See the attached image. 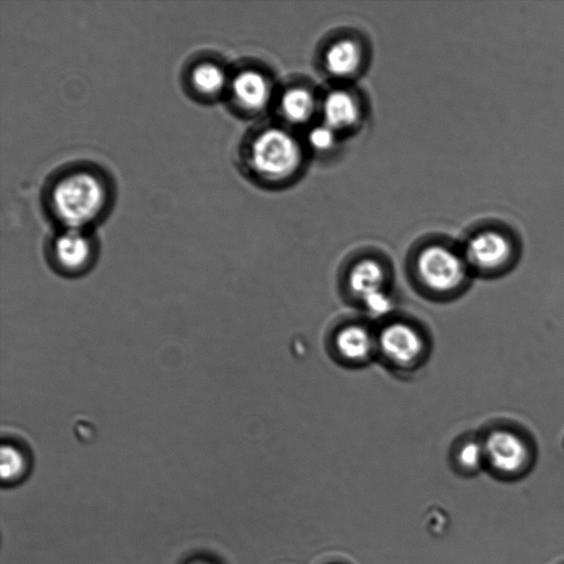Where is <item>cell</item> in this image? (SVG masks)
<instances>
[{
	"label": "cell",
	"mask_w": 564,
	"mask_h": 564,
	"mask_svg": "<svg viewBox=\"0 0 564 564\" xmlns=\"http://www.w3.org/2000/svg\"><path fill=\"white\" fill-rule=\"evenodd\" d=\"M512 242L498 229H485L473 235L464 251L469 267L481 271H490L502 267L511 258Z\"/></svg>",
	"instance_id": "obj_5"
},
{
	"label": "cell",
	"mask_w": 564,
	"mask_h": 564,
	"mask_svg": "<svg viewBox=\"0 0 564 564\" xmlns=\"http://www.w3.org/2000/svg\"><path fill=\"white\" fill-rule=\"evenodd\" d=\"M339 133L328 124L322 122L310 129L306 141L311 149L319 153H326L335 149Z\"/></svg>",
	"instance_id": "obj_16"
},
{
	"label": "cell",
	"mask_w": 564,
	"mask_h": 564,
	"mask_svg": "<svg viewBox=\"0 0 564 564\" xmlns=\"http://www.w3.org/2000/svg\"><path fill=\"white\" fill-rule=\"evenodd\" d=\"M317 109V101L312 93L303 86H292L283 91L279 100V112L290 124L308 122Z\"/></svg>",
	"instance_id": "obj_13"
},
{
	"label": "cell",
	"mask_w": 564,
	"mask_h": 564,
	"mask_svg": "<svg viewBox=\"0 0 564 564\" xmlns=\"http://www.w3.org/2000/svg\"><path fill=\"white\" fill-rule=\"evenodd\" d=\"M387 270L373 258L356 261L347 273V286L355 297L361 302L375 294L387 292Z\"/></svg>",
	"instance_id": "obj_11"
},
{
	"label": "cell",
	"mask_w": 564,
	"mask_h": 564,
	"mask_svg": "<svg viewBox=\"0 0 564 564\" xmlns=\"http://www.w3.org/2000/svg\"><path fill=\"white\" fill-rule=\"evenodd\" d=\"M486 459L498 471L512 474L520 470L528 459L523 440L508 430H495L485 440Z\"/></svg>",
	"instance_id": "obj_8"
},
{
	"label": "cell",
	"mask_w": 564,
	"mask_h": 564,
	"mask_svg": "<svg viewBox=\"0 0 564 564\" xmlns=\"http://www.w3.org/2000/svg\"><path fill=\"white\" fill-rule=\"evenodd\" d=\"M193 564H209V563L203 562V561H198V562H194Z\"/></svg>",
	"instance_id": "obj_19"
},
{
	"label": "cell",
	"mask_w": 564,
	"mask_h": 564,
	"mask_svg": "<svg viewBox=\"0 0 564 564\" xmlns=\"http://www.w3.org/2000/svg\"><path fill=\"white\" fill-rule=\"evenodd\" d=\"M336 355L348 364L368 361L377 350V336L368 327L351 323L338 328L334 336Z\"/></svg>",
	"instance_id": "obj_9"
},
{
	"label": "cell",
	"mask_w": 564,
	"mask_h": 564,
	"mask_svg": "<svg viewBox=\"0 0 564 564\" xmlns=\"http://www.w3.org/2000/svg\"><path fill=\"white\" fill-rule=\"evenodd\" d=\"M377 350L391 365L411 368L423 359L425 339L419 328L404 321H392L377 335Z\"/></svg>",
	"instance_id": "obj_4"
},
{
	"label": "cell",
	"mask_w": 564,
	"mask_h": 564,
	"mask_svg": "<svg viewBox=\"0 0 564 564\" xmlns=\"http://www.w3.org/2000/svg\"><path fill=\"white\" fill-rule=\"evenodd\" d=\"M28 469V458L20 447L14 444H3L1 447L0 473L3 482L12 484L22 478Z\"/></svg>",
	"instance_id": "obj_15"
},
{
	"label": "cell",
	"mask_w": 564,
	"mask_h": 564,
	"mask_svg": "<svg viewBox=\"0 0 564 564\" xmlns=\"http://www.w3.org/2000/svg\"><path fill=\"white\" fill-rule=\"evenodd\" d=\"M303 162V150L296 138L285 129L270 127L252 139L248 163L257 176L280 182L293 176Z\"/></svg>",
	"instance_id": "obj_2"
},
{
	"label": "cell",
	"mask_w": 564,
	"mask_h": 564,
	"mask_svg": "<svg viewBox=\"0 0 564 564\" xmlns=\"http://www.w3.org/2000/svg\"><path fill=\"white\" fill-rule=\"evenodd\" d=\"M321 111L323 122L338 133L354 128L361 117L358 99L345 89L328 91L321 102Z\"/></svg>",
	"instance_id": "obj_10"
},
{
	"label": "cell",
	"mask_w": 564,
	"mask_h": 564,
	"mask_svg": "<svg viewBox=\"0 0 564 564\" xmlns=\"http://www.w3.org/2000/svg\"><path fill=\"white\" fill-rule=\"evenodd\" d=\"M364 62L360 44L349 37L333 42L324 55L327 73L335 78L345 79L359 72Z\"/></svg>",
	"instance_id": "obj_12"
},
{
	"label": "cell",
	"mask_w": 564,
	"mask_h": 564,
	"mask_svg": "<svg viewBox=\"0 0 564 564\" xmlns=\"http://www.w3.org/2000/svg\"><path fill=\"white\" fill-rule=\"evenodd\" d=\"M468 264L454 249L431 243L422 248L414 259V274L425 291L448 294L458 290L467 278Z\"/></svg>",
	"instance_id": "obj_3"
},
{
	"label": "cell",
	"mask_w": 564,
	"mask_h": 564,
	"mask_svg": "<svg viewBox=\"0 0 564 564\" xmlns=\"http://www.w3.org/2000/svg\"><path fill=\"white\" fill-rule=\"evenodd\" d=\"M362 304L371 315L376 316L388 313L391 307V301L387 292L375 294L364 301Z\"/></svg>",
	"instance_id": "obj_18"
},
{
	"label": "cell",
	"mask_w": 564,
	"mask_h": 564,
	"mask_svg": "<svg viewBox=\"0 0 564 564\" xmlns=\"http://www.w3.org/2000/svg\"><path fill=\"white\" fill-rule=\"evenodd\" d=\"M189 85L196 95L215 98L228 88L229 78L225 69L215 62L196 64L188 75Z\"/></svg>",
	"instance_id": "obj_14"
},
{
	"label": "cell",
	"mask_w": 564,
	"mask_h": 564,
	"mask_svg": "<svg viewBox=\"0 0 564 564\" xmlns=\"http://www.w3.org/2000/svg\"><path fill=\"white\" fill-rule=\"evenodd\" d=\"M456 458L460 467L477 469L486 459L484 444L476 441L463 443L456 453Z\"/></svg>",
	"instance_id": "obj_17"
},
{
	"label": "cell",
	"mask_w": 564,
	"mask_h": 564,
	"mask_svg": "<svg viewBox=\"0 0 564 564\" xmlns=\"http://www.w3.org/2000/svg\"><path fill=\"white\" fill-rule=\"evenodd\" d=\"M106 203L102 178L86 170L65 174L55 182L50 194L51 209L66 228L83 229L100 216Z\"/></svg>",
	"instance_id": "obj_1"
},
{
	"label": "cell",
	"mask_w": 564,
	"mask_h": 564,
	"mask_svg": "<svg viewBox=\"0 0 564 564\" xmlns=\"http://www.w3.org/2000/svg\"><path fill=\"white\" fill-rule=\"evenodd\" d=\"M232 104L247 113H258L267 108L272 96L269 78L261 72L248 68L235 74L228 84Z\"/></svg>",
	"instance_id": "obj_7"
},
{
	"label": "cell",
	"mask_w": 564,
	"mask_h": 564,
	"mask_svg": "<svg viewBox=\"0 0 564 564\" xmlns=\"http://www.w3.org/2000/svg\"><path fill=\"white\" fill-rule=\"evenodd\" d=\"M94 242L83 229L66 228L52 243L54 264L63 273H80L94 259Z\"/></svg>",
	"instance_id": "obj_6"
}]
</instances>
